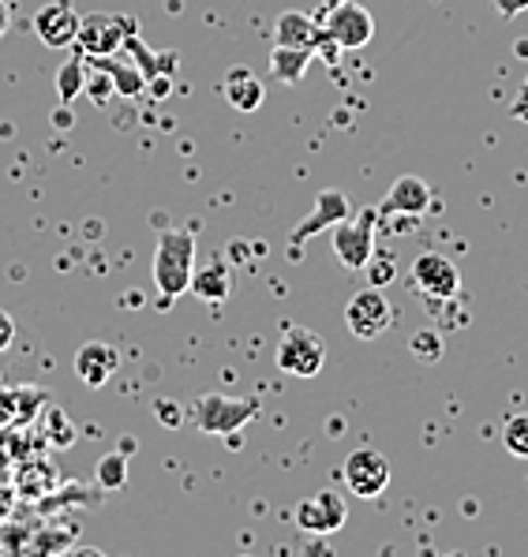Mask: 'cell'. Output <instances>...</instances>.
Returning <instances> with one entry per match:
<instances>
[{
	"label": "cell",
	"instance_id": "1",
	"mask_svg": "<svg viewBox=\"0 0 528 557\" xmlns=\"http://www.w3.org/2000/svg\"><path fill=\"white\" fill-rule=\"evenodd\" d=\"M192 273H195V233H187V228L161 233L155 247V285L161 299L173 304L176 296H184L192 288Z\"/></svg>",
	"mask_w": 528,
	"mask_h": 557
},
{
	"label": "cell",
	"instance_id": "23",
	"mask_svg": "<svg viewBox=\"0 0 528 557\" xmlns=\"http://www.w3.org/2000/svg\"><path fill=\"white\" fill-rule=\"evenodd\" d=\"M502 445H506V453L528 460V416L506 419V426H502Z\"/></svg>",
	"mask_w": 528,
	"mask_h": 557
},
{
	"label": "cell",
	"instance_id": "21",
	"mask_svg": "<svg viewBox=\"0 0 528 557\" xmlns=\"http://www.w3.org/2000/svg\"><path fill=\"white\" fill-rule=\"evenodd\" d=\"M15 486H20L23 498H41L46 491H53L57 486V468L46 465V460H38V465H23L20 475H15Z\"/></svg>",
	"mask_w": 528,
	"mask_h": 557
},
{
	"label": "cell",
	"instance_id": "25",
	"mask_svg": "<svg viewBox=\"0 0 528 557\" xmlns=\"http://www.w3.org/2000/svg\"><path fill=\"white\" fill-rule=\"evenodd\" d=\"M124 479H127V465H124V457H101L98 460V483L101 486H109V491H116V486H124Z\"/></svg>",
	"mask_w": 528,
	"mask_h": 557
},
{
	"label": "cell",
	"instance_id": "19",
	"mask_svg": "<svg viewBox=\"0 0 528 557\" xmlns=\"http://www.w3.org/2000/svg\"><path fill=\"white\" fill-rule=\"evenodd\" d=\"M87 64L101 67V72H106V79H113V90L124 94V98H139V94L147 90V79H143L139 67L116 64L113 57H87Z\"/></svg>",
	"mask_w": 528,
	"mask_h": 557
},
{
	"label": "cell",
	"instance_id": "4",
	"mask_svg": "<svg viewBox=\"0 0 528 557\" xmlns=\"http://www.w3.org/2000/svg\"><path fill=\"white\" fill-rule=\"evenodd\" d=\"M327 363V341L308 325H288L278 341V371L288 379H315Z\"/></svg>",
	"mask_w": 528,
	"mask_h": 557
},
{
	"label": "cell",
	"instance_id": "13",
	"mask_svg": "<svg viewBox=\"0 0 528 557\" xmlns=\"http://www.w3.org/2000/svg\"><path fill=\"white\" fill-rule=\"evenodd\" d=\"M121 371V352L106 341H87V345L75 352V374H79L83 385L90 389H101L113 374Z\"/></svg>",
	"mask_w": 528,
	"mask_h": 557
},
{
	"label": "cell",
	"instance_id": "28",
	"mask_svg": "<svg viewBox=\"0 0 528 557\" xmlns=\"http://www.w3.org/2000/svg\"><path fill=\"white\" fill-rule=\"evenodd\" d=\"M502 20H517L521 12H528V0H495Z\"/></svg>",
	"mask_w": 528,
	"mask_h": 557
},
{
	"label": "cell",
	"instance_id": "9",
	"mask_svg": "<svg viewBox=\"0 0 528 557\" xmlns=\"http://www.w3.org/2000/svg\"><path fill=\"white\" fill-rule=\"evenodd\" d=\"M342 479L353 498L371 502L390 486V460L382 457L379 449H368V445H364V449L348 453V460L342 465Z\"/></svg>",
	"mask_w": 528,
	"mask_h": 557
},
{
	"label": "cell",
	"instance_id": "20",
	"mask_svg": "<svg viewBox=\"0 0 528 557\" xmlns=\"http://www.w3.org/2000/svg\"><path fill=\"white\" fill-rule=\"evenodd\" d=\"M83 90H87V57L75 53L61 72H57V98H61V106H72Z\"/></svg>",
	"mask_w": 528,
	"mask_h": 557
},
{
	"label": "cell",
	"instance_id": "11",
	"mask_svg": "<svg viewBox=\"0 0 528 557\" xmlns=\"http://www.w3.org/2000/svg\"><path fill=\"white\" fill-rule=\"evenodd\" d=\"M348 505L337 491H319L311 498L296 505V528L308 531V535H334L345 528Z\"/></svg>",
	"mask_w": 528,
	"mask_h": 557
},
{
	"label": "cell",
	"instance_id": "8",
	"mask_svg": "<svg viewBox=\"0 0 528 557\" xmlns=\"http://www.w3.org/2000/svg\"><path fill=\"white\" fill-rule=\"evenodd\" d=\"M413 285L416 293L431 304H450V299L462 296V273L457 265L439 251H423L420 259L413 262Z\"/></svg>",
	"mask_w": 528,
	"mask_h": 557
},
{
	"label": "cell",
	"instance_id": "3",
	"mask_svg": "<svg viewBox=\"0 0 528 557\" xmlns=\"http://www.w3.org/2000/svg\"><path fill=\"white\" fill-rule=\"evenodd\" d=\"M379 206H364L353 218L337 221L334 233H330V244H334V259L345 265V270H364L368 259L374 255V225H379Z\"/></svg>",
	"mask_w": 528,
	"mask_h": 557
},
{
	"label": "cell",
	"instance_id": "24",
	"mask_svg": "<svg viewBox=\"0 0 528 557\" xmlns=\"http://www.w3.org/2000/svg\"><path fill=\"white\" fill-rule=\"evenodd\" d=\"M364 273H368V285L371 288H386L390 281L397 277V262L390 259V255H371L368 265H364Z\"/></svg>",
	"mask_w": 528,
	"mask_h": 557
},
{
	"label": "cell",
	"instance_id": "22",
	"mask_svg": "<svg viewBox=\"0 0 528 557\" xmlns=\"http://www.w3.org/2000/svg\"><path fill=\"white\" fill-rule=\"evenodd\" d=\"M408 352H413L416 363H423V367H431V363H439L442 359V333L439 330H416L413 333V341H408Z\"/></svg>",
	"mask_w": 528,
	"mask_h": 557
},
{
	"label": "cell",
	"instance_id": "10",
	"mask_svg": "<svg viewBox=\"0 0 528 557\" xmlns=\"http://www.w3.org/2000/svg\"><path fill=\"white\" fill-rule=\"evenodd\" d=\"M319 27H322L327 38H334L345 53H348V49H364L374 38L371 12L364 4H356V0H342V4L327 8V20H322Z\"/></svg>",
	"mask_w": 528,
	"mask_h": 557
},
{
	"label": "cell",
	"instance_id": "7",
	"mask_svg": "<svg viewBox=\"0 0 528 557\" xmlns=\"http://www.w3.org/2000/svg\"><path fill=\"white\" fill-rule=\"evenodd\" d=\"M345 325L353 337L360 341H379L382 333L394 325V307H390V299L382 288H360L353 299H348L345 307Z\"/></svg>",
	"mask_w": 528,
	"mask_h": 557
},
{
	"label": "cell",
	"instance_id": "31",
	"mask_svg": "<svg viewBox=\"0 0 528 557\" xmlns=\"http://www.w3.org/2000/svg\"><path fill=\"white\" fill-rule=\"evenodd\" d=\"M334 4H342V0H327V8H334Z\"/></svg>",
	"mask_w": 528,
	"mask_h": 557
},
{
	"label": "cell",
	"instance_id": "6",
	"mask_svg": "<svg viewBox=\"0 0 528 557\" xmlns=\"http://www.w3.org/2000/svg\"><path fill=\"white\" fill-rule=\"evenodd\" d=\"M135 23L127 15H109V12H90L79 15V34H75V46L83 57H113L116 49H124V41L132 38Z\"/></svg>",
	"mask_w": 528,
	"mask_h": 557
},
{
	"label": "cell",
	"instance_id": "32",
	"mask_svg": "<svg viewBox=\"0 0 528 557\" xmlns=\"http://www.w3.org/2000/svg\"><path fill=\"white\" fill-rule=\"evenodd\" d=\"M525 90H528V79H525Z\"/></svg>",
	"mask_w": 528,
	"mask_h": 557
},
{
	"label": "cell",
	"instance_id": "29",
	"mask_svg": "<svg viewBox=\"0 0 528 557\" xmlns=\"http://www.w3.org/2000/svg\"><path fill=\"white\" fill-rule=\"evenodd\" d=\"M8 27H12V4H8V0H0V38L8 34Z\"/></svg>",
	"mask_w": 528,
	"mask_h": 557
},
{
	"label": "cell",
	"instance_id": "16",
	"mask_svg": "<svg viewBox=\"0 0 528 557\" xmlns=\"http://www.w3.org/2000/svg\"><path fill=\"white\" fill-rule=\"evenodd\" d=\"M311 60H315L311 46H278L274 41V49H270V75H274L281 87H296Z\"/></svg>",
	"mask_w": 528,
	"mask_h": 557
},
{
	"label": "cell",
	"instance_id": "14",
	"mask_svg": "<svg viewBox=\"0 0 528 557\" xmlns=\"http://www.w3.org/2000/svg\"><path fill=\"white\" fill-rule=\"evenodd\" d=\"M431 202H435V195H431V187L423 184L420 176H397L394 184H390L379 213H408V218H420V213L431 210Z\"/></svg>",
	"mask_w": 528,
	"mask_h": 557
},
{
	"label": "cell",
	"instance_id": "15",
	"mask_svg": "<svg viewBox=\"0 0 528 557\" xmlns=\"http://www.w3.org/2000/svg\"><path fill=\"white\" fill-rule=\"evenodd\" d=\"M221 94H225V101L236 109V113H255V109L267 101V87H262V79L251 72V67H244V64L229 67Z\"/></svg>",
	"mask_w": 528,
	"mask_h": 557
},
{
	"label": "cell",
	"instance_id": "26",
	"mask_svg": "<svg viewBox=\"0 0 528 557\" xmlns=\"http://www.w3.org/2000/svg\"><path fill=\"white\" fill-rule=\"evenodd\" d=\"M49 438H53V445L57 449H67L72 445V438H75V431H72V423L64 419V411L61 408H49Z\"/></svg>",
	"mask_w": 528,
	"mask_h": 557
},
{
	"label": "cell",
	"instance_id": "17",
	"mask_svg": "<svg viewBox=\"0 0 528 557\" xmlns=\"http://www.w3.org/2000/svg\"><path fill=\"white\" fill-rule=\"evenodd\" d=\"M187 293L207 299V304H221V299H229V293H233V273H229V262L214 259L207 265H195L192 288H187Z\"/></svg>",
	"mask_w": 528,
	"mask_h": 557
},
{
	"label": "cell",
	"instance_id": "27",
	"mask_svg": "<svg viewBox=\"0 0 528 557\" xmlns=\"http://www.w3.org/2000/svg\"><path fill=\"white\" fill-rule=\"evenodd\" d=\"M12 341H15V322H12V314L0 307V352L12 348Z\"/></svg>",
	"mask_w": 528,
	"mask_h": 557
},
{
	"label": "cell",
	"instance_id": "30",
	"mask_svg": "<svg viewBox=\"0 0 528 557\" xmlns=\"http://www.w3.org/2000/svg\"><path fill=\"white\" fill-rule=\"evenodd\" d=\"M514 116H517V120H528V90H521V98H517Z\"/></svg>",
	"mask_w": 528,
	"mask_h": 557
},
{
	"label": "cell",
	"instance_id": "2",
	"mask_svg": "<svg viewBox=\"0 0 528 557\" xmlns=\"http://www.w3.org/2000/svg\"><path fill=\"white\" fill-rule=\"evenodd\" d=\"M259 397H221V393H207L192 405V423L202 434H218V438H236L251 419H259Z\"/></svg>",
	"mask_w": 528,
	"mask_h": 557
},
{
	"label": "cell",
	"instance_id": "5",
	"mask_svg": "<svg viewBox=\"0 0 528 557\" xmlns=\"http://www.w3.org/2000/svg\"><path fill=\"white\" fill-rule=\"evenodd\" d=\"M345 218H353V202H348L345 191H337V187H327V191L315 195L311 213L293 228V233H288V244H285L288 262H304V244H308L311 236H319L322 228H334L337 221H345Z\"/></svg>",
	"mask_w": 528,
	"mask_h": 557
},
{
	"label": "cell",
	"instance_id": "12",
	"mask_svg": "<svg viewBox=\"0 0 528 557\" xmlns=\"http://www.w3.org/2000/svg\"><path fill=\"white\" fill-rule=\"evenodd\" d=\"M34 34H38L41 46H49V49L75 46V34H79V12H75L67 0H49V4L38 8V15H34Z\"/></svg>",
	"mask_w": 528,
	"mask_h": 557
},
{
	"label": "cell",
	"instance_id": "18",
	"mask_svg": "<svg viewBox=\"0 0 528 557\" xmlns=\"http://www.w3.org/2000/svg\"><path fill=\"white\" fill-rule=\"evenodd\" d=\"M274 41L278 46H311L319 41V23L308 12H281L274 23Z\"/></svg>",
	"mask_w": 528,
	"mask_h": 557
}]
</instances>
